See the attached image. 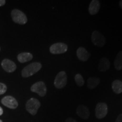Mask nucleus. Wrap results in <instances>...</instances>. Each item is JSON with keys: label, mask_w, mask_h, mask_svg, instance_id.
Segmentation results:
<instances>
[{"label": "nucleus", "mask_w": 122, "mask_h": 122, "mask_svg": "<svg viewBox=\"0 0 122 122\" xmlns=\"http://www.w3.org/2000/svg\"><path fill=\"white\" fill-rule=\"evenodd\" d=\"M119 6H120V7L122 9V0L119 1Z\"/></svg>", "instance_id": "393cba45"}, {"label": "nucleus", "mask_w": 122, "mask_h": 122, "mask_svg": "<svg viewBox=\"0 0 122 122\" xmlns=\"http://www.w3.org/2000/svg\"><path fill=\"white\" fill-rule=\"evenodd\" d=\"M110 67V63L107 58L103 57L100 59L98 66V70L100 72H106L107 70H109Z\"/></svg>", "instance_id": "4468645a"}, {"label": "nucleus", "mask_w": 122, "mask_h": 122, "mask_svg": "<svg viewBox=\"0 0 122 122\" xmlns=\"http://www.w3.org/2000/svg\"><path fill=\"white\" fill-rule=\"evenodd\" d=\"M0 50H1V48H0Z\"/></svg>", "instance_id": "bb28decb"}, {"label": "nucleus", "mask_w": 122, "mask_h": 122, "mask_svg": "<svg viewBox=\"0 0 122 122\" xmlns=\"http://www.w3.org/2000/svg\"><path fill=\"white\" fill-rule=\"evenodd\" d=\"M67 82V76L65 71H62L57 75L55 78L54 85L57 89H62L65 87Z\"/></svg>", "instance_id": "7ed1b4c3"}, {"label": "nucleus", "mask_w": 122, "mask_h": 122, "mask_svg": "<svg viewBox=\"0 0 122 122\" xmlns=\"http://www.w3.org/2000/svg\"><path fill=\"white\" fill-rule=\"evenodd\" d=\"M1 103L4 106L11 109H15L18 106V103L16 99L10 96H5L1 100Z\"/></svg>", "instance_id": "1a4fd4ad"}, {"label": "nucleus", "mask_w": 122, "mask_h": 122, "mask_svg": "<svg viewBox=\"0 0 122 122\" xmlns=\"http://www.w3.org/2000/svg\"><path fill=\"white\" fill-rule=\"evenodd\" d=\"M30 91L36 93L41 97H44L47 92L46 86L43 81H39L32 85Z\"/></svg>", "instance_id": "0eeeda50"}, {"label": "nucleus", "mask_w": 122, "mask_h": 122, "mask_svg": "<svg viewBox=\"0 0 122 122\" xmlns=\"http://www.w3.org/2000/svg\"><path fill=\"white\" fill-rule=\"evenodd\" d=\"M100 2L98 0H93L90 3L88 9V11L92 15H96L98 13L100 9Z\"/></svg>", "instance_id": "ddd939ff"}, {"label": "nucleus", "mask_w": 122, "mask_h": 122, "mask_svg": "<svg viewBox=\"0 0 122 122\" xmlns=\"http://www.w3.org/2000/svg\"><path fill=\"white\" fill-rule=\"evenodd\" d=\"M65 122H77L72 118H68L66 120Z\"/></svg>", "instance_id": "4be33fe9"}, {"label": "nucleus", "mask_w": 122, "mask_h": 122, "mask_svg": "<svg viewBox=\"0 0 122 122\" xmlns=\"http://www.w3.org/2000/svg\"><path fill=\"white\" fill-rule=\"evenodd\" d=\"M76 56L79 60L83 62L87 61L91 57V54L84 48L80 47L76 51Z\"/></svg>", "instance_id": "f8f14e48"}, {"label": "nucleus", "mask_w": 122, "mask_h": 122, "mask_svg": "<svg viewBox=\"0 0 122 122\" xmlns=\"http://www.w3.org/2000/svg\"><path fill=\"white\" fill-rule=\"evenodd\" d=\"M108 112V107L106 103L99 102L97 104L95 109V115L96 118L102 119L106 117Z\"/></svg>", "instance_id": "6e6552de"}, {"label": "nucleus", "mask_w": 122, "mask_h": 122, "mask_svg": "<svg viewBox=\"0 0 122 122\" xmlns=\"http://www.w3.org/2000/svg\"><path fill=\"white\" fill-rule=\"evenodd\" d=\"M0 122H2V120H1V119H0Z\"/></svg>", "instance_id": "a878e982"}, {"label": "nucleus", "mask_w": 122, "mask_h": 122, "mask_svg": "<svg viewBox=\"0 0 122 122\" xmlns=\"http://www.w3.org/2000/svg\"><path fill=\"white\" fill-rule=\"evenodd\" d=\"M33 56L31 53L28 52L21 53L18 56V60L20 63H25L32 60Z\"/></svg>", "instance_id": "2eb2a0df"}, {"label": "nucleus", "mask_w": 122, "mask_h": 122, "mask_svg": "<svg viewBox=\"0 0 122 122\" xmlns=\"http://www.w3.org/2000/svg\"><path fill=\"white\" fill-rule=\"evenodd\" d=\"M76 114L79 117L83 119H88L89 118L90 112L89 109L84 105H80L76 109Z\"/></svg>", "instance_id": "9d476101"}, {"label": "nucleus", "mask_w": 122, "mask_h": 122, "mask_svg": "<svg viewBox=\"0 0 122 122\" xmlns=\"http://www.w3.org/2000/svg\"><path fill=\"white\" fill-rule=\"evenodd\" d=\"M114 65L117 70H121L122 69V51H119L117 54L114 61Z\"/></svg>", "instance_id": "a211bd4d"}, {"label": "nucleus", "mask_w": 122, "mask_h": 122, "mask_svg": "<svg viewBox=\"0 0 122 122\" xmlns=\"http://www.w3.org/2000/svg\"><path fill=\"white\" fill-rule=\"evenodd\" d=\"M92 41L94 45L98 47H102L106 43V39L104 36L98 30H94L92 33Z\"/></svg>", "instance_id": "39448f33"}, {"label": "nucleus", "mask_w": 122, "mask_h": 122, "mask_svg": "<svg viewBox=\"0 0 122 122\" xmlns=\"http://www.w3.org/2000/svg\"><path fill=\"white\" fill-rule=\"evenodd\" d=\"M42 67L39 62H33L25 67L22 71V76L23 77H28L37 72Z\"/></svg>", "instance_id": "f257e3e1"}, {"label": "nucleus", "mask_w": 122, "mask_h": 122, "mask_svg": "<svg viewBox=\"0 0 122 122\" xmlns=\"http://www.w3.org/2000/svg\"><path fill=\"white\" fill-rule=\"evenodd\" d=\"M40 105L41 103L39 100L35 98H31L27 102L25 108L29 113L32 115H35L37 114Z\"/></svg>", "instance_id": "f03ea898"}, {"label": "nucleus", "mask_w": 122, "mask_h": 122, "mask_svg": "<svg viewBox=\"0 0 122 122\" xmlns=\"http://www.w3.org/2000/svg\"><path fill=\"white\" fill-rule=\"evenodd\" d=\"M7 90V86L5 84L0 83V95L4 94Z\"/></svg>", "instance_id": "aec40b11"}, {"label": "nucleus", "mask_w": 122, "mask_h": 122, "mask_svg": "<svg viewBox=\"0 0 122 122\" xmlns=\"http://www.w3.org/2000/svg\"><path fill=\"white\" fill-rule=\"evenodd\" d=\"M115 122H122V114H120L118 116Z\"/></svg>", "instance_id": "412c9836"}, {"label": "nucleus", "mask_w": 122, "mask_h": 122, "mask_svg": "<svg viewBox=\"0 0 122 122\" xmlns=\"http://www.w3.org/2000/svg\"><path fill=\"white\" fill-rule=\"evenodd\" d=\"M6 3L5 0H0V6H4Z\"/></svg>", "instance_id": "5701e85b"}, {"label": "nucleus", "mask_w": 122, "mask_h": 122, "mask_svg": "<svg viewBox=\"0 0 122 122\" xmlns=\"http://www.w3.org/2000/svg\"><path fill=\"white\" fill-rule=\"evenodd\" d=\"M3 114V109H2V107H0V116L2 115Z\"/></svg>", "instance_id": "b1692460"}, {"label": "nucleus", "mask_w": 122, "mask_h": 122, "mask_svg": "<svg viewBox=\"0 0 122 122\" xmlns=\"http://www.w3.org/2000/svg\"><path fill=\"white\" fill-rule=\"evenodd\" d=\"M112 89L116 94L122 93V81L119 80H114L112 83Z\"/></svg>", "instance_id": "f3484780"}, {"label": "nucleus", "mask_w": 122, "mask_h": 122, "mask_svg": "<svg viewBox=\"0 0 122 122\" xmlns=\"http://www.w3.org/2000/svg\"><path fill=\"white\" fill-rule=\"evenodd\" d=\"M75 81L76 84L79 86H82L84 84V80L83 76L81 75L77 74L75 76Z\"/></svg>", "instance_id": "6ab92c4d"}, {"label": "nucleus", "mask_w": 122, "mask_h": 122, "mask_svg": "<svg viewBox=\"0 0 122 122\" xmlns=\"http://www.w3.org/2000/svg\"><path fill=\"white\" fill-rule=\"evenodd\" d=\"M1 66L5 71L7 72H13L16 68V66L14 62L7 59H5L2 61Z\"/></svg>", "instance_id": "9b49d317"}, {"label": "nucleus", "mask_w": 122, "mask_h": 122, "mask_svg": "<svg viewBox=\"0 0 122 122\" xmlns=\"http://www.w3.org/2000/svg\"><path fill=\"white\" fill-rule=\"evenodd\" d=\"M11 18L16 23L24 24L27 22V18L25 14L18 9H14L11 11Z\"/></svg>", "instance_id": "20e7f679"}, {"label": "nucleus", "mask_w": 122, "mask_h": 122, "mask_svg": "<svg viewBox=\"0 0 122 122\" xmlns=\"http://www.w3.org/2000/svg\"><path fill=\"white\" fill-rule=\"evenodd\" d=\"M68 46L63 42H57L50 47V52L53 54H60L67 51Z\"/></svg>", "instance_id": "423d86ee"}, {"label": "nucleus", "mask_w": 122, "mask_h": 122, "mask_svg": "<svg viewBox=\"0 0 122 122\" xmlns=\"http://www.w3.org/2000/svg\"><path fill=\"white\" fill-rule=\"evenodd\" d=\"M100 79L96 77H91L87 80V87L90 89H94L100 83Z\"/></svg>", "instance_id": "dca6fc26"}]
</instances>
